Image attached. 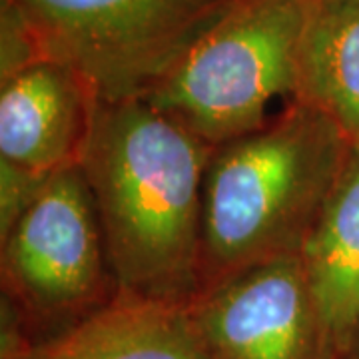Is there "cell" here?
Listing matches in <instances>:
<instances>
[{
	"label": "cell",
	"instance_id": "1",
	"mask_svg": "<svg viewBox=\"0 0 359 359\" xmlns=\"http://www.w3.org/2000/svg\"><path fill=\"white\" fill-rule=\"evenodd\" d=\"M212 152L146 100L96 102L80 168L118 292L174 304L198 297Z\"/></svg>",
	"mask_w": 359,
	"mask_h": 359
},
{
	"label": "cell",
	"instance_id": "2",
	"mask_svg": "<svg viewBox=\"0 0 359 359\" xmlns=\"http://www.w3.org/2000/svg\"><path fill=\"white\" fill-rule=\"evenodd\" d=\"M349 148L332 118L297 100L264 128L216 146L202 198L200 294L256 264L302 254Z\"/></svg>",
	"mask_w": 359,
	"mask_h": 359
},
{
	"label": "cell",
	"instance_id": "3",
	"mask_svg": "<svg viewBox=\"0 0 359 359\" xmlns=\"http://www.w3.org/2000/svg\"><path fill=\"white\" fill-rule=\"evenodd\" d=\"M313 2L233 0L142 100L214 148L264 128L276 100H295Z\"/></svg>",
	"mask_w": 359,
	"mask_h": 359
},
{
	"label": "cell",
	"instance_id": "4",
	"mask_svg": "<svg viewBox=\"0 0 359 359\" xmlns=\"http://www.w3.org/2000/svg\"><path fill=\"white\" fill-rule=\"evenodd\" d=\"M102 102L142 100L233 0H4Z\"/></svg>",
	"mask_w": 359,
	"mask_h": 359
},
{
	"label": "cell",
	"instance_id": "5",
	"mask_svg": "<svg viewBox=\"0 0 359 359\" xmlns=\"http://www.w3.org/2000/svg\"><path fill=\"white\" fill-rule=\"evenodd\" d=\"M2 242V295L32 344L60 335L116 294L102 228L80 164L52 174Z\"/></svg>",
	"mask_w": 359,
	"mask_h": 359
},
{
	"label": "cell",
	"instance_id": "6",
	"mask_svg": "<svg viewBox=\"0 0 359 359\" xmlns=\"http://www.w3.org/2000/svg\"><path fill=\"white\" fill-rule=\"evenodd\" d=\"M192 313L210 359H341L299 254L226 278Z\"/></svg>",
	"mask_w": 359,
	"mask_h": 359
},
{
	"label": "cell",
	"instance_id": "7",
	"mask_svg": "<svg viewBox=\"0 0 359 359\" xmlns=\"http://www.w3.org/2000/svg\"><path fill=\"white\" fill-rule=\"evenodd\" d=\"M98 98L68 66L40 60L0 84V160L42 176L78 166Z\"/></svg>",
	"mask_w": 359,
	"mask_h": 359
},
{
	"label": "cell",
	"instance_id": "8",
	"mask_svg": "<svg viewBox=\"0 0 359 359\" xmlns=\"http://www.w3.org/2000/svg\"><path fill=\"white\" fill-rule=\"evenodd\" d=\"M22 359H210L192 304L118 294Z\"/></svg>",
	"mask_w": 359,
	"mask_h": 359
},
{
	"label": "cell",
	"instance_id": "9",
	"mask_svg": "<svg viewBox=\"0 0 359 359\" xmlns=\"http://www.w3.org/2000/svg\"><path fill=\"white\" fill-rule=\"evenodd\" d=\"M311 292L337 346L359 318V140L302 248Z\"/></svg>",
	"mask_w": 359,
	"mask_h": 359
},
{
	"label": "cell",
	"instance_id": "10",
	"mask_svg": "<svg viewBox=\"0 0 359 359\" xmlns=\"http://www.w3.org/2000/svg\"><path fill=\"white\" fill-rule=\"evenodd\" d=\"M295 100L359 140V0H316L297 58Z\"/></svg>",
	"mask_w": 359,
	"mask_h": 359
},
{
	"label": "cell",
	"instance_id": "11",
	"mask_svg": "<svg viewBox=\"0 0 359 359\" xmlns=\"http://www.w3.org/2000/svg\"><path fill=\"white\" fill-rule=\"evenodd\" d=\"M42 58L30 26L13 4L0 0V84Z\"/></svg>",
	"mask_w": 359,
	"mask_h": 359
},
{
	"label": "cell",
	"instance_id": "12",
	"mask_svg": "<svg viewBox=\"0 0 359 359\" xmlns=\"http://www.w3.org/2000/svg\"><path fill=\"white\" fill-rule=\"evenodd\" d=\"M48 178L0 160V240L8 236L14 224L34 204Z\"/></svg>",
	"mask_w": 359,
	"mask_h": 359
},
{
	"label": "cell",
	"instance_id": "13",
	"mask_svg": "<svg viewBox=\"0 0 359 359\" xmlns=\"http://www.w3.org/2000/svg\"><path fill=\"white\" fill-rule=\"evenodd\" d=\"M339 358L341 359H359V318L353 327L347 332L341 346H339Z\"/></svg>",
	"mask_w": 359,
	"mask_h": 359
}]
</instances>
